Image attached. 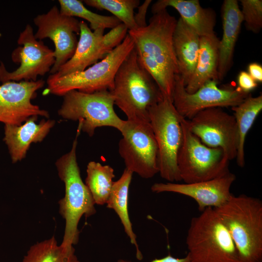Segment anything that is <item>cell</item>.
I'll return each mask as SVG.
<instances>
[{"label":"cell","instance_id":"obj_12","mask_svg":"<svg viewBox=\"0 0 262 262\" xmlns=\"http://www.w3.org/2000/svg\"><path fill=\"white\" fill-rule=\"evenodd\" d=\"M218 82L210 81L193 93H187L179 75H176L172 102L178 113L190 119L197 113L213 107H234L242 103L250 93L242 91L238 87L221 88Z\"/></svg>","mask_w":262,"mask_h":262},{"label":"cell","instance_id":"obj_7","mask_svg":"<svg viewBox=\"0 0 262 262\" xmlns=\"http://www.w3.org/2000/svg\"><path fill=\"white\" fill-rule=\"evenodd\" d=\"M182 140L177 156L181 180L190 183L214 179L229 170V160L220 148L204 144L190 131L188 120L181 117Z\"/></svg>","mask_w":262,"mask_h":262},{"label":"cell","instance_id":"obj_6","mask_svg":"<svg viewBox=\"0 0 262 262\" xmlns=\"http://www.w3.org/2000/svg\"><path fill=\"white\" fill-rule=\"evenodd\" d=\"M134 48L133 41L128 33L119 45L91 67L64 76L50 75L44 94L64 96L72 90L86 93L104 90L111 91L118 68Z\"/></svg>","mask_w":262,"mask_h":262},{"label":"cell","instance_id":"obj_17","mask_svg":"<svg viewBox=\"0 0 262 262\" xmlns=\"http://www.w3.org/2000/svg\"><path fill=\"white\" fill-rule=\"evenodd\" d=\"M80 38L72 57L54 74L61 77L81 72L105 57L108 53L104 49L102 39L104 30L92 31L84 21L80 22Z\"/></svg>","mask_w":262,"mask_h":262},{"label":"cell","instance_id":"obj_25","mask_svg":"<svg viewBox=\"0 0 262 262\" xmlns=\"http://www.w3.org/2000/svg\"><path fill=\"white\" fill-rule=\"evenodd\" d=\"M86 173L85 184L95 204H106L114 182V169L109 165L91 161L87 165Z\"/></svg>","mask_w":262,"mask_h":262},{"label":"cell","instance_id":"obj_33","mask_svg":"<svg viewBox=\"0 0 262 262\" xmlns=\"http://www.w3.org/2000/svg\"><path fill=\"white\" fill-rule=\"evenodd\" d=\"M248 73L257 82H262V66L257 63H252L248 66Z\"/></svg>","mask_w":262,"mask_h":262},{"label":"cell","instance_id":"obj_16","mask_svg":"<svg viewBox=\"0 0 262 262\" xmlns=\"http://www.w3.org/2000/svg\"><path fill=\"white\" fill-rule=\"evenodd\" d=\"M235 180V175L229 171L214 179L194 183H155L151 190L155 193L171 192L191 197L201 212L207 208H217L225 204L232 195L230 190Z\"/></svg>","mask_w":262,"mask_h":262},{"label":"cell","instance_id":"obj_18","mask_svg":"<svg viewBox=\"0 0 262 262\" xmlns=\"http://www.w3.org/2000/svg\"><path fill=\"white\" fill-rule=\"evenodd\" d=\"M38 116L29 118L20 125H5L4 140L13 163L26 157L32 143L42 142L55 125V121L43 119L36 123Z\"/></svg>","mask_w":262,"mask_h":262},{"label":"cell","instance_id":"obj_28","mask_svg":"<svg viewBox=\"0 0 262 262\" xmlns=\"http://www.w3.org/2000/svg\"><path fill=\"white\" fill-rule=\"evenodd\" d=\"M87 5L109 11L129 30L138 28L134 20V10L139 6L138 0H84Z\"/></svg>","mask_w":262,"mask_h":262},{"label":"cell","instance_id":"obj_11","mask_svg":"<svg viewBox=\"0 0 262 262\" xmlns=\"http://www.w3.org/2000/svg\"><path fill=\"white\" fill-rule=\"evenodd\" d=\"M17 42L19 47L13 52L12 60L20 63L15 70L8 71L2 63L0 65V81H36L50 70L55 63V54L41 41L34 37L33 29L27 24L20 33Z\"/></svg>","mask_w":262,"mask_h":262},{"label":"cell","instance_id":"obj_4","mask_svg":"<svg viewBox=\"0 0 262 262\" xmlns=\"http://www.w3.org/2000/svg\"><path fill=\"white\" fill-rule=\"evenodd\" d=\"M80 133L77 131L70 150L55 163L59 177L65 187L64 197L58 203L59 213L65 220L61 245L66 246L78 244L80 234L78 226L82 216L89 217L96 213L95 203L82 180L77 162L76 150Z\"/></svg>","mask_w":262,"mask_h":262},{"label":"cell","instance_id":"obj_27","mask_svg":"<svg viewBox=\"0 0 262 262\" xmlns=\"http://www.w3.org/2000/svg\"><path fill=\"white\" fill-rule=\"evenodd\" d=\"M61 14L83 18L90 23L93 31L98 29H112L121 22L114 16H106L94 13L87 9L82 1L78 0H59Z\"/></svg>","mask_w":262,"mask_h":262},{"label":"cell","instance_id":"obj_22","mask_svg":"<svg viewBox=\"0 0 262 262\" xmlns=\"http://www.w3.org/2000/svg\"><path fill=\"white\" fill-rule=\"evenodd\" d=\"M219 41L216 35L212 37H200L196 64L190 80L185 86L187 93L195 92L209 81L219 82Z\"/></svg>","mask_w":262,"mask_h":262},{"label":"cell","instance_id":"obj_13","mask_svg":"<svg viewBox=\"0 0 262 262\" xmlns=\"http://www.w3.org/2000/svg\"><path fill=\"white\" fill-rule=\"evenodd\" d=\"M33 22L38 29L35 38L39 40L48 38L54 43L55 60L49 73L55 74L75 52L80 21L74 17L61 14L55 5L47 13L37 15Z\"/></svg>","mask_w":262,"mask_h":262},{"label":"cell","instance_id":"obj_30","mask_svg":"<svg viewBox=\"0 0 262 262\" xmlns=\"http://www.w3.org/2000/svg\"><path fill=\"white\" fill-rule=\"evenodd\" d=\"M128 32L127 27L123 23H121L104 34L102 42L106 51L109 53L119 45L128 34Z\"/></svg>","mask_w":262,"mask_h":262},{"label":"cell","instance_id":"obj_21","mask_svg":"<svg viewBox=\"0 0 262 262\" xmlns=\"http://www.w3.org/2000/svg\"><path fill=\"white\" fill-rule=\"evenodd\" d=\"M200 38L196 32L181 17L177 20L173 42L179 75L184 86L190 80L196 64Z\"/></svg>","mask_w":262,"mask_h":262},{"label":"cell","instance_id":"obj_23","mask_svg":"<svg viewBox=\"0 0 262 262\" xmlns=\"http://www.w3.org/2000/svg\"><path fill=\"white\" fill-rule=\"evenodd\" d=\"M132 174L129 170L124 169L120 178L114 181L106 204L108 208L113 210L118 215L126 235L131 244L136 248L137 258L141 260L143 255L139 249L129 214V191Z\"/></svg>","mask_w":262,"mask_h":262},{"label":"cell","instance_id":"obj_32","mask_svg":"<svg viewBox=\"0 0 262 262\" xmlns=\"http://www.w3.org/2000/svg\"><path fill=\"white\" fill-rule=\"evenodd\" d=\"M151 0H146L143 3L138 7L137 12L134 14V20L138 28H142L147 25L146 20L147 12Z\"/></svg>","mask_w":262,"mask_h":262},{"label":"cell","instance_id":"obj_15","mask_svg":"<svg viewBox=\"0 0 262 262\" xmlns=\"http://www.w3.org/2000/svg\"><path fill=\"white\" fill-rule=\"evenodd\" d=\"M45 81L8 82L0 85V122L20 125L33 116L49 118V112L32 103Z\"/></svg>","mask_w":262,"mask_h":262},{"label":"cell","instance_id":"obj_20","mask_svg":"<svg viewBox=\"0 0 262 262\" xmlns=\"http://www.w3.org/2000/svg\"><path fill=\"white\" fill-rule=\"evenodd\" d=\"M171 7L200 37L215 35L216 14L211 8L202 7L198 0H159L152 6L153 14Z\"/></svg>","mask_w":262,"mask_h":262},{"label":"cell","instance_id":"obj_8","mask_svg":"<svg viewBox=\"0 0 262 262\" xmlns=\"http://www.w3.org/2000/svg\"><path fill=\"white\" fill-rule=\"evenodd\" d=\"M58 111L63 118L78 121V129L92 136L99 127H110L120 131L124 120L115 111L114 97L108 90L92 93L77 90L68 92L63 96Z\"/></svg>","mask_w":262,"mask_h":262},{"label":"cell","instance_id":"obj_5","mask_svg":"<svg viewBox=\"0 0 262 262\" xmlns=\"http://www.w3.org/2000/svg\"><path fill=\"white\" fill-rule=\"evenodd\" d=\"M186 244L191 262H240L231 236L214 208L192 218Z\"/></svg>","mask_w":262,"mask_h":262},{"label":"cell","instance_id":"obj_24","mask_svg":"<svg viewBox=\"0 0 262 262\" xmlns=\"http://www.w3.org/2000/svg\"><path fill=\"white\" fill-rule=\"evenodd\" d=\"M237 128L236 163L240 167L245 164V143L246 136L262 110V95L251 94L240 104L231 107Z\"/></svg>","mask_w":262,"mask_h":262},{"label":"cell","instance_id":"obj_34","mask_svg":"<svg viewBox=\"0 0 262 262\" xmlns=\"http://www.w3.org/2000/svg\"><path fill=\"white\" fill-rule=\"evenodd\" d=\"M117 262H131L124 260H119ZM150 262H191L188 255L182 258H177L170 255H167L163 258L155 259Z\"/></svg>","mask_w":262,"mask_h":262},{"label":"cell","instance_id":"obj_26","mask_svg":"<svg viewBox=\"0 0 262 262\" xmlns=\"http://www.w3.org/2000/svg\"><path fill=\"white\" fill-rule=\"evenodd\" d=\"M21 262H80L73 246L58 245L53 236L32 246Z\"/></svg>","mask_w":262,"mask_h":262},{"label":"cell","instance_id":"obj_3","mask_svg":"<svg viewBox=\"0 0 262 262\" xmlns=\"http://www.w3.org/2000/svg\"><path fill=\"white\" fill-rule=\"evenodd\" d=\"M237 249L240 262H262V201L246 195H232L214 208Z\"/></svg>","mask_w":262,"mask_h":262},{"label":"cell","instance_id":"obj_14","mask_svg":"<svg viewBox=\"0 0 262 262\" xmlns=\"http://www.w3.org/2000/svg\"><path fill=\"white\" fill-rule=\"evenodd\" d=\"M187 120L191 131L204 144L221 148L229 161L236 158L237 128L233 115L221 107H213Z\"/></svg>","mask_w":262,"mask_h":262},{"label":"cell","instance_id":"obj_1","mask_svg":"<svg viewBox=\"0 0 262 262\" xmlns=\"http://www.w3.org/2000/svg\"><path fill=\"white\" fill-rule=\"evenodd\" d=\"M177 22L165 9L154 14L146 26L128 31L141 65L172 101L175 77L179 74L173 42Z\"/></svg>","mask_w":262,"mask_h":262},{"label":"cell","instance_id":"obj_2","mask_svg":"<svg viewBox=\"0 0 262 262\" xmlns=\"http://www.w3.org/2000/svg\"><path fill=\"white\" fill-rule=\"evenodd\" d=\"M127 120L149 122V109L164 96L151 75L141 65L134 48L118 68L111 91Z\"/></svg>","mask_w":262,"mask_h":262},{"label":"cell","instance_id":"obj_10","mask_svg":"<svg viewBox=\"0 0 262 262\" xmlns=\"http://www.w3.org/2000/svg\"><path fill=\"white\" fill-rule=\"evenodd\" d=\"M118 152L126 168L144 179L159 173L158 149L150 122L124 120Z\"/></svg>","mask_w":262,"mask_h":262},{"label":"cell","instance_id":"obj_29","mask_svg":"<svg viewBox=\"0 0 262 262\" xmlns=\"http://www.w3.org/2000/svg\"><path fill=\"white\" fill-rule=\"evenodd\" d=\"M243 22L246 29L258 33L262 28V0H241Z\"/></svg>","mask_w":262,"mask_h":262},{"label":"cell","instance_id":"obj_19","mask_svg":"<svg viewBox=\"0 0 262 262\" xmlns=\"http://www.w3.org/2000/svg\"><path fill=\"white\" fill-rule=\"evenodd\" d=\"M221 10L223 35L219 41V81L223 80L232 66L234 48L243 22L238 0H225Z\"/></svg>","mask_w":262,"mask_h":262},{"label":"cell","instance_id":"obj_31","mask_svg":"<svg viewBox=\"0 0 262 262\" xmlns=\"http://www.w3.org/2000/svg\"><path fill=\"white\" fill-rule=\"evenodd\" d=\"M238 88L242 91L250 93L258 85L257 82L246 71H241L237 77Z\"/></svg>","mask_w":262,"mask_h":262},{"label":"cell","instance_id":"obj_9","mask_svg":"<svg viewBox=\"0 0 262 262\" xmlns=\"http://www.w3.org/2000/svg\"><path fill=\"white\" fill-rule=\"evenodd\" d=\"M181 117L172 101L164 97L149 109V122L158 149L159 173L170 182L181 181L177 160L182 140Z\"/></svg>","mask_w":262,"mask_h":262}]
</instances>
